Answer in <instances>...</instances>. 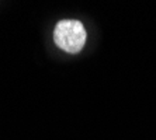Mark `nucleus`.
Wrapping results in <instances>:
<instances>
[{"label":"nucleus","instance_id":"obj_1","mask_svg":"<svg viewBox=\"0 0 156 140\" xmlns=\"http://www.w3.org/2000/svg\"><path fill=\"white\" fill-rule=\"evenodd\" d=\"M86 29L77 20H61L55 25L54 41L56 46L68 53H77L86 43Z\"/></svg>","mask_w":156,"mask_h":140}]
</instances>
